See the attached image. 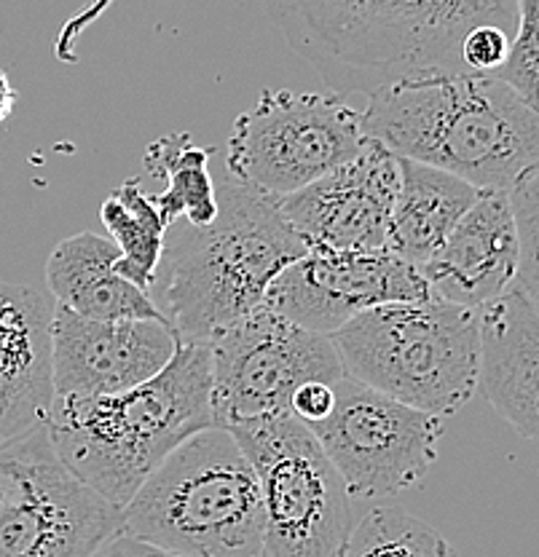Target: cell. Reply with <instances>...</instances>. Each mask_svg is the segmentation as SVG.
<instances>
[{"instance_id":"6da1fadb","label":"cell","mask_w":539,"mask_h":557,"mask_svg":"<svg viewBox=\"0 0 539 557\" xmlns=\"http://www.w3.org/2000/svg\"><path fill=\"white\" fill-rule=\"evenodd\" d=\"M271 25L339 97L467 73L475 27H518V0H266Z\"/></svg>"},{"instance_id":"7a4b0ae2","label":"cell","mask_w":539,"mask_h":557,"mask_svg":"<svg viewBox=\"0 0 539 557\" xmlns=\"http://www.w3.org/2000/svg\"><path fill=\"white\" fill-rule=\"evenodd\" d=\"M363 135L397 159L507 190L539 159V108L491 73L408 81L368 97Z\"/></svg>"},{"instance_id":"3957f363","label":"cell","mask_w":539,"mask_h":557,"mask_svg":"<svg viewBox=\"0 0 539 557\" xmlns=\"http://www.w3.org/2000/svg\"><path fill=\"white\" fill-rule=\"evenodd\" d=\"M218 426L210 344L180 341L140 386L97 397H54L46 429L75 478L124 509L156 467L201 429Z\"/></svg>"},{"instance_id":"277c9868","label":"cell","mask_w":539,"mask_h":557,"mask_svg":"<svg viewBox=\"0 0 539 557\" xmlns=\"http://www.w3.org/2000/svg\"><path fill=\"white\" fill-rule=\"evenodd\" d=\"M309 252L274 196L240 180L218 185V214L207 225H170L150 298L180 341L212 338L264 306L271 282Z\"/></svg>"},{"instance_id":"5b68a950","label":"cell","mask_w":539,"mask_h":557,"mask_svg":"<svg viewBox=\"0 0 539 557\" xmlns=\"http://www.w3.org/2000/svg\"><path fill=\"white\" fill-rule=\"evenodd\" d=\"M121 531L183 557H264V491L231 429L180 443L130 498Z\"/></svg>"},{"instance_id":"8992f818","label":"cell","mask_w":539,"mask_h":557,"mask_svg":"<svg viewBox=\"0 0 539 557\" xmlns=\"http://www.w3.org/2000/svg\"><path fill=\"white\" fill-rule=\"evenodd\" d=\"M346 375L438 418L478 392L480 311L440 298L392 300L335 330Z\"/></svg>"},{"instance_id":"52a82bcc","label":"cell","mask_w":539,"mask_h":557,"mask_svg":"<svg viewBox=\"0 0 539 557\" xmlns=\"http://www.w3.org/2000/svg\"><path fill=\"white\" fill-rule=\"evenodd\" d=\"M258 472L266 509L264 557H335L355 528L339 467L293 413L231 423Z\"/></svg>"},{"instance_id":"ba28073f","label":"cell","mask_w":539,"mask_h":557,"mask_svg":"<svg viewBox=\"0 0 539 557\" xmlns=\"http://www.w3.org/2000/svg\"><path fill=\"white\" fill-rule=\"evenodd\" d=\"M124 509L81 483L46 421L0 445V557H91Z\"/></svg>"},{"instance_id":"9c48e42d","label":"cell","mask_w":539,"mask_h":557,"mask_svg":"<svg viewBox=\"0 0 539 557\" xmlns=\"http://www.w3.org/2000/svg\"><path fill=\"white\" fill-rule=\"evenodd\" d=\"M363 121L344 97L266 89L236 115L225 143L231 177L274 199L357 159Z\"/></svg>"},{"instance_id":"30bf717a","label":"cell","mask_w":539,"mask_h":557,"mask_svg":"<svg viewBox=\"0 0 539 557\" xmlns=\"http://www.w3.org/2000/svg\"><path fill=\"white\" fill-rule=\"evenodd\" d=\"M210 354L218 426L285 416L304 383L346 375L330 335L301 327L266 304L220 330Z\"/></svg>"},{"instance_id":"8fae6325","label":"cell","mask_w":539,"mask_h":557,"mask_svg":"<svg viewBox=\"0 0 539 557\" xmlns=\"http://www.w3.org/2000/svg\"><path fill=\"white\" fill-rule=\"evenodd\" d=\"M352 498H395L419 485L438 461L443 418L387 397L344 375L328 418L311 423Z\"/></svg>"},{"instance_id":"7c38bea8","label":"cell","mask_w":539,"mask_h":557,"mask_svg":"<svg viewBox=\"0 0 539 557\" xmlns=\"http://www.w3.org/2000/svg\"><path fill=\"white\" fill-rule=\"evenodd\" d=\"M421 298H432L421 269L390 249L309 247L271 282L264 304L301 327L333 335L359 311Z\"/></svg>"},{"instance_id":"4fadbf2b","label":"cell","mask_w":539,"mask_h":557,"mask_svg":"<svg viewBox=\"0 0 539 557\" xmlns=\"http://www.w3.org/2000/svg\"><path fill=\"white\" fill-rule=\"evenodd\" d=\"M180 335L167 319H89L54 304V397H97L140 386L175 357Z\"/></svg>"},{"instance_id":"5bb4252c","label":"cell","mask_w":539,"mask_h":557,"mask_svg":"<svg viewBox=\"0 0 539 557\" xmlns=\"http://www.w3.org/2000/svg\"><path fill=\"white\" fill-rule=\"evenodd\" d=\"M397 188L400 159L368 137L357 159L280 196L277 205L309 247L370 252L384 249Z\"/></svg>"},{"instance_id":"9a60e30c","label":"cell","mask_w":539,"mask_h":557,"mask_svg":"<svg viewBox=\"0 0 539 557\" xmlns=\"http://www.w3.org/2000/svg\"><path fill=\"white\" fill-rule=\"evenodd\" d=\"M421 276L432 298L478 311L515 287L518 234L507 190H480Z\"/></svg>"},{"instance_id":"2e32d148","label":"cell","mask_w":539,"mask_h":557,"mask_svg":"<svg viewBox=\"0 0 539 557\" xmlns=\"http://www.w3.org/2000/svg\"><path fill=\"white\" fill-rule=\"evenodd\" d=\"M51 322V295L0 282V445L44 423L54 403Z\"/></svg>"},{"instance_id":"e0dca14e","label":"cell","mask_w":539,"mask_h":557,"mask_svg":"<svg viewBox=\"0 0 539 557\" xmlns=\"http://www.w3.org/2000/svg\"><path fill=\"white\" fill-rule=\"evenodd\" d=\"M478 388L520 437L539 443V309L518 284L480 309Z\"/></svg>"},{"instance_id":"ac0fdd59","label":"cell","mask_w":539,"mask_h":557,"mask_svg":"<svg viewBox=\"0 0 539 557\" xmlns=\"http://www.w3.org/2000/svg\"><path fill=\"white\" fill-rule=\"evenodd\" d=\"M119 247L110 236H68L46 260V284L57 306L89 319H167L148 289L115 271Z\"/></svg>"},{"instance_id":"d6986e66","label":"cell","mask_w":539,"mask_h":557,"mask_svg":"<svg viewBox=\"0 0 539 557\" xmlns=\"http://www.w3.org/2000/svg\"><path fill=\"white\" fill-rule=\"evenodd\" d=\"M478 194L480 188L456 174L400 159V188L384 249L421 269L443 247Z\"/></svg>"},{"instance_id":"ffe728a7","label":"cell","mask_w":539,"mask_h":557,"mask_svg":"<svg viewBox=\"0 0 539 557\" xmlns=\"http://www.w3.org/2000/svg\"><path fill=\"white\" fill-rule=\"evenodd\" d=\"M210 148H199L188 132H172L145 148V172L164 180V190L154 196L172 223L207 225L218 214V185L210 174Z\"/></svg>"},{"instance_id":"44dd1931","label":"cell","mask_w":539,"mask_h":557,"mask_svg":"<svg viewBox=\"0 0 539 557\" xmlns=\"http://www.w3.org/2000/svg\"><path fill=\"white\" fill-rule=\"evenodd\" d=\"M100 220L121 252L115 271L150 293L170 231V220L164 218L154 196L145 194L137 180H126L106 196L100 205Z\"/></svg>"},{"instance_id":"7402d4cb","label":"cell","mask_w":539,"mask_h":557,"mask_svg":"<svg viewBox=\"0 0 539 557\" xmlns=\"http://www.w3.org/2000/svg\"><path fill=\"white\" fill-rule=\"evenodd\" d=\"M335 557H460L454 544L408 509L384 504L355 522Z\"/></svg>"},{"instance_id":"603a6c76","label":"cell","mask_w":539,"mask_h":557,"mask_svg":"<svg viewBox=\"0 0 539 557\" xmlns=\"http://www.w3.org/2000/svg\"><path fill=\"white\" fill-rule=\"evenodd\" d=\"M518 234V284L539 309V159L507 188Z\"/></svg>"},{"instance_id":"cb8c5ba5","label":"cell","mask_w":539,"mask_h":557,"mask_svg":"<svg viewBox=\"0 0 539 557\" xmlns=\"http://www.w3.org/2000/svg\"><path fill=\"white\" fill-rule=\"evenodd\" d=\"M497 75L539 108V0H518L513 49Z\"/></svg>"},{"instance_id":"d4e9b609","label":"cell","mask_w":539,"mask_h":557,"mask_svg":"<svg viewBox=\"0 0 539 557\" xmlns=\"http://www.w3.org/2000/svg\"><path fill=\"white\" fill-rule=\"evenodd\" d=\"M513 49V33L500 25H480L462 44V62L467 73L497 75Z\"/></svg>"},{"instance_id":"484cf974","label":"cell","mask_w":539,"mask_h":557,"mask_svg":"<svg viewBox=\"0 0 539 557\" xmlns=\"http://www.w3.org/2000/svg\"><path fill=\"white\" fill-rule=\"evenodd\" d=\"M333 403H335V383L311 381V383H304V386L293 394L290 413L311 426V423L322 421V418L330 416Z\"/></svg>"},{"instance_id":"4316f807","label":"cell","mask_w":539,"mask_h":557,"mask_svg":"<svg viewBox=\"0 0 539 557\" xmlns=\"http://www.w3.org/2000/svg\"><path fill=\"white\" fill-rule=\"evenodd\" d=\"M91 557H183V555L170 553V549L145 542L140 536H132V533L126 531H119L113 533V536H110Z\"/></svg>"},{"instance_id":"83f0119b","label":"cell","mask_w":539,"mask_h":557,"mask_svg":"<svg viewBox=\"0 0 539 557\" xmlns=\"http://www.w3.org/2000/svg\"><path fill=\"white\" fill-rule=\"evenodd\" d=\"M16 100H20V95H16L14 84L9 81V75L0 70V124H5V121L14 115V108H16Z\"/></svg>"}]
</instances>
